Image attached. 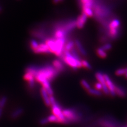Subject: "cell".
Returning a JSON list of instances; mask_svg holds the SVG:
<instances>
[{
  "label": "cell",
  "mask_w": 127,
  "mask_h": 127,
  "mask_svg": "<svg viewBox=\"0 0 127 127\" xmlns=\"http://www.w3.org/2000/svg\"><path fill=\"white\" fill-rule=\"evenodd\" d=\"M122 127H126V126H123Z\"/></svg>",
  "instance_id": "obj_34"
},
{
  "label": "cell",
  "mask_w": 127,
  "mask_h": 127,
  "mask_svg": "<svg viewBox=\"0 0 127 127\" xmlns=\"http://www.w3.org/2000/svg\"><path fill=\"white\" fill-rule=\"evenodd\" d=\"M120 21L118 19H113L108 25L109 30H117L120 29Z\"/></svg>",
  "instance_id": "obj_7"
},
{
  "label": "cell",
  "mask_w": 127,
  "mask_h": 127,
  "mask_svg": "<svg viewBox=\"0 0 127 127\" xmlns=\"http://www.w3.org/2000/svg\"><path fill=\"white\" fill-rule=\"evenodd\" d=\"M115 92H116V95H118V96L121 97H125L127 95V92L126 90L121 86H118L116 85Z\"/></svg>",
  "instance_id": "obj_11"
},
{
  "label": "cell",
  "mask_w": 127,
  "mask_h": 127,
  "mask_svg": "<svg viewBox=\"0 0 127 127\" xmlns=\"http://www.w3.org/2000/svg\"><path fill=\"white\" fill-rule=\"evenodd\" d=\"M30 45L32 49L33 50L38 48L39 44L37 41H35L34 39H31L30 40Z\"/></svg>",
  "instance_id": "obj_22"
},
{
  "label": "cell",
  "mask_w": 127,
  "mask_h": 127,
  "mask_svg": "<svg viewBox=\"0 0 127 127\" xmlns=\"http://www.w3.org/2000/svg\"><path fill=\"white\" fill-rule=\"evenodd\" d=\"M53 65L59 72L64 71L65 69V66L63 63L59 59H55L53 62Z\"/></svg>",
  "instance_id": "obj_9"
},
{
  "label": "cell",
  "mask_w": 127,
  "mask_h": 127,
  "mask_svg": "<svg viewBox=\"0 0 127 127\" xmlns=\"http://www.w3.org/2000/svg\"><path fill=\"white\" fill-rule=\"evenodd\" d=\"M127 73L126 68H119L116 71V74L117 76H122L123 75H125Z\"/></svg>",
  "instance_id": "obj_24"
},
{
  "label": "cell",
  "mask_w": 127,
  "mask_h": 127,
  "mask_svg": "<svg viewBox=\"0 0 127 127\" xmlns=\"http://www.w3.org/2000/svg\"><path fill=\"white\" fill-rule=\"evenodd\" d=\"M48 123H49V122L47 118H42L39 120V124L41 126L46 125L47 124H48Z\"/></svg>",
  "instance_id": "obj_28"
},
{
  "label": "cell",
  "mask_w": 127,
  "mask_h": 127,
  "mask_svg": "<svg viewBox=\"0 0 127 127\" xmlns=\"http://www.w3.org/2000/svg\"><path fill=\"white\" fill-rule=\"evenodd\" d=\"M47 119L49 122H54V123H60L61 121L54 114H51L47 117Z\"/></svg>",
  "instance_id": "obj_17"
},
{
  "label": "cell",
  "mask_w": 127,
  "mask_h": 127,
  "mask_svg": "<svg viewBox=\"0 0 127 127\" xmlns=\"http://www.w3.org/2000/svg\"><path fill=\"white\" fill-rule=\"evenodd\" d=\"M45 43L48 47V48L50 50L51 53L55 54L56 50V46L55 40L53 38H49Z\"/></svg>",
  "instance_id": "obj_10"
},
{
  "label": "cell",
  "mask_w": 127,
  "mask_h": 127,
  "mask_svg": "<svg viewBox=\"0 0 127 127\" xmlns=\"http://www.w3.org/2000/svg\"><path fill=\"white\" fill-rule=\"evenodd\" d=\"M75 42L71 40H69L67 41L65 46V50L70 51L74 47Z\"/></svg>",
  "instance_id": "obj_15"
},
{
  "label": "cell",
  "mask_w": 127,
  "mask_h": 127,
  "mask_svg": "<svg viewBox=\"0 0 127 127\" xmlns=\"http://www.w3.org/2000/svg\"><path fill=\"white\" fill-rule=\"evenodd\" d=\"M82 66L84 67L85 68L89 69H92V67L90 65V64L87 62L86 61L83 60L82 61Z\"/></svg>",
  "instance_id": "obj_27"
},
{
  "label": "cell",
  "mask_w": 127,
  "mask_h": 127,
  "mask_svg": "<svg viewBox=\"0 0 127 127\" xmlns=\"http://www.w3.org/2000/svg\"><path fill=\"white\" fill-rule=\"evenodd\" d=\"M63 54V63H65L66 64H68L75 70H76L77 68H81V67H83L82 64V61L76 60L71 55L70 51L64 50Z\"/></svg>",
  "instance_id": "obj_2"
},
{
  "label": "cell",
  "mask_w": 127,
  "mask_h": 127,
  "mask_svg": "<svg viewBox=\"0 0 127 127\" xmlns=\"http://www.w3.org/2000/svg\"><path fill=\"white\" fill-rule=\"evenodd\" d=\"M96 53L98 56L102 58H104L107 56L106 52L103 49H102L101 48H98L96 50Z\"/></svg>",
  "instance_id": "obj_20"
},
{
  "label": "cell",
  "mask_w": 127,
  "mask_h": 127,
  "mask_svg": "<svg viewBox=\"0 0 127 127\" xmlns=\"http://www.w3.org/2000/svg\"><path fill=\"white\" fill-rule=\"evenodd\" d=\"M28 86L29 88L30 89H33L35 85V77H32V78H30L29 80L28 81Z\"/></svg>",
  "instance_id": "obj_25"
},
{
  "label": "cell",
  "mask_w": 127,
  "mask_h": 127,
  "mask_svg": "<svg viewBox=\"0 0 127 127\" xmlns=\"http://www.w3.org/2000/svg\"><path fill=\"white\" fill-rule=\"evenodd\" d=\"M112 47V45H111L110 43H105L101 48L102 49H103L106 52L107 51L110 50V49H111Z\"/></svg>",
  "instance_id": "obj_26"
},
{
  "label": "cell",
  "mask_w": 127,
  "mask_h": 127,
  "mask_svg": "<svg viewBox=\"0 0 127 127\" xmlns=\"http://www.w3.org/2000/svg\"><path fill=\"white\" fill-rule=\"evenodd\" d=\"M34 51V53H37V54H39V53H47V54H50L51 53V51L49 49H44L42 48L39 47H38V48L36 49H35L33 50Z\"/></svg>",
  "instance_id": "obj_19"
},
{
  "label": "cell",
  "mask_w": 127,
  "mask_h": 127,
  "mask_svg": "<svg viewBox=\"0 0 127 127\" xmlns=\"http://www.w3.org/2000/svg\"><path fill=\"white\" fill-rule=\"evenodd\" d=\"M74 42H75V45H76L77 47V49H78V50L79 51V52L81 53V54L83 56H86L87 55L86 51L84 48V47H83L80 41L78 39H76Z\"/></svg>",
  "instance_id": "obj_13"
},
{
  "label": "cell",
  "mask_w": 127,
  "mask_h": 127,
  "mask_svg": "<svg viewBox=\"0 0 127 127\" xmlns=\"http://www.w3.org/2000/svg\"><path fill=\"white\" fill-rule=\"evenodd\" d=\"M83 12L84 13L87 17H92L94 16V11L92 8L90 7H83Z\"/></svg>",
  "instance_id": "obj_14"
},
{
  "label": "cell",
  "mask_w": 127,
  "mask_h": 127,
  "mask_svg": "<svg viewBox=\"0 0 127 127\" xmlns=\"http://www.w3.org/2000/svg\"><path fill=\"white\" fill-rule=\"evenodd\" d=\"M81 83V84H82V86L84 87V88L86 90L88 91L91 89L90 85L89 84V83L85 80V79H82Z\"/></svg>",
  "instance_id": "obj_23"
},
{
  "label": "cell",
  "mask_w": 127,
  "mask_h": 127,
  "mask_svg": "<svg viewBox=\"0 0 127 127\" xmlns=\"http://www.w3.org/2000/svg\"><path fill=\"white\" fill-rule=\"evenodd\" d=\"M61 1H62V0H53V2L54 3H57Z\"/></svg>",
  "instance_id": "obj_31"
},
{
  "label": "cell",
  "mask_w": 127,
  "mask_h": 127,
  "mask_svg": "<svg viewBox=\"0 0 127 127\" xmlns=\"http://www.w3.org/2000/svg\"><path fill=\"white\" fill-rule=\"evenodd\" d=\"M95 76H96V78L98 81V82L100 83L102 85V90L103 91V93L106 95H109L110 92L106 84V82L104 77V74H103L101 72H97L96 74H95Z\"/></svg>",
  "instance_id": "obj_4"
},
{
  "label": "cell",
  "mask_w": 127,
  "mask_h": 127,
  "mask_svg": "<svg viewBox=\"0 0 127 127\" xmlns=\"http://www.w3.org/2000/svg\"><path fill=\"white\" fill-rule=\"evenodd\" d=\"M3 113V109L0 108V119H1V117H2Z\"/></svg>",
  "instance_id": "obj_30"
},
{
  "label": "cell",
  "mask_w": 127,
  "mask_h": 127,
  "mask_svg": "<svg viewBox=\"0 0 127 127\" xmlns=\"http://www.w3.org/2000/svg\"><path fill=\"white\" fill-rule=\"evenodd\" d=\"M64 115L68 124L80 122L83 119V114L75 108L66 109L63 110Z\"/></svg>",
  "instance_id": "obj_1"
},
{
  "label": "cell",
  "mask_w": 127,
  "mask_h": 127,
  "mask_svg": "<svg viewBox=\"0 0 127 127\" xmlns=\"http://www.w3.org/2000/svg\"><path fill=\"white\" fill-rule=\"evenodd\" d=\"M87 17H88L83 12L82 14L77 18L76 19V26L78 28L82 29L84 27L85 23L86 22Z\"/></svg>",
  "instance_id": "obj_6"
},
{
  "label": "cell",
  "mask_w": 127,
  "mask_h": 127,
  "mask_svg": "<svg viewBox=\"0 0 127 127\" xmlns=\"http://www.w3.org/2000/svg\"><path fill=\"white\" fill-rule=\"evenodd\" d=\"M125 75V77H126L127 78V73H126V74Z\"/></svg>",
  "instance_id": "obj_32"
},
{
  "label": "cell",
  "mask_w": 127,
  "mask_h": 127,
  "mask_svg": "<svg viewBox=\"0 0 127 127\" xmlns=\"http://www.w3.org/2000/svg\"><path fill=\"white\" fill-rule=\"evenodd\" d=\"M70 53L71 54V55H72L76 59V60L79 61H82L81 57H79V56L77 53V51L76 49L75 48V47L70 51Z\"/></svg>",
  "instance_id": "obj_18"
},
{
  "label": "cell",
  "mask_w": 127,
  "mask_h": 127,
  "mask_svg": "<svg viewBox=\"0 0 127 127\" xmlns=\"http://www.w3.org/2000/svg\"><path fill=\"white\" fill-rule=\"evenodd\" d=\"M24 112V110L21 108H19L13 111L11 113L10 117L12 119H15L20 117L23 114Z\"/></svg>",
  "instance_id": "obj_12"
},
{
  "label": "cell",
  "mask_w": 127,
  "mask_h": 127,
  "mask_svg": "<svg viewBox=\"0 0 127 127\" xmlns=\"http://www.w3.org/2000/svg\"><path fill=\"white\" fill-rule=\"evenodd\" d=\"M50 106L51 107V110H52L53 114L56 116L60 120L61 124H68L64 115L63 114L61 107L57 102H56L55 104L51 105Z\"/></svg>",
  "instance_id": "obj_3"
},
{
  "label": "cell",
  "mask_w": 127,
  "mask_h": 127,
  "mask_svg": "<svg viewBox=\"0 0 127 127\" xmlns=\"http://www.w3.org/2000/svg\"><path fill=\"white\" fill-rule=\"evenodd\" d=\"M95 89H96L99 91L102 90V85L101 83L99 82L96 83V84H95Z\"/></svg>",
  "instance_id": "obj_29"
},
{
  "label": "cell",
  "mask_w": 127,
  "mask_h": 127,
  "mask_svg": "<svg viewBox=\"0 0 127 127\" xmlns=\"http://www.w3.org/2000/svg\"><path fill=\"white\" fill-rule=\"evenodd\" d=\"M40 93L41 95L42 96V97L43 98V100L44 101V103H45V104L47 106H50V100H49V95L47 93V91L46 90L43 88V87H42L40 90Z\"/></svg>",
  "instance_id": "obj_8"
},
{
  "label": "cell",
  "mask_w": 127,
  "mask_h": 127,
  "mask_svg": "<svg viewBox=\"0 0 127 127\" xmlns=\"http://www.w3.org/2000/svg\"><path fill=\"white\" fill-rule=\"evenodd\" d=\"M1 7H0V11H1Z\"/></svg>",
  "instance_id": "obj_33"
},
{
  "label": "cell",
  "mask_w": 127,
  "mask_h": 127,
  "mask_svg": "<svg viewBox=\"0 0 127 127\" xmlns=\"http://www.w3.org/2000/svg\"><path fill=\"white\" fill-rule=\"evenodd\" d=\"M87 92H88V93L90 94L94 95V96H100L102 94V92L100 91L97 90L95 89L91 88L89 90L87 91Z\"/></svg>",
  "instance_id": "obj_16"
},
{
  "label": "cell",
  "mask_w": 127,
  "mask_h": 127,
  "mask_svg": "<svg viewBox=\"0 0 127 127\" xmlns=\"http://www.w3.org/2000/svg\"><path fill=\"white\" fill-rule=\"evenodd\" d=\"M7 101V97L5 96H4L1 98H0V108L3 109L4 108L6 103Z\"/></svg>",
  "instance_id": "obj_21"
},
{
  "label": "cell",
  "mask_w": 127,
  "mask_h": 127,
  "mask_svg": "<svg viewBox=\"0 0 127 127\" xmlns=\"http://www.w3.org/2000/svg\"><path fill=\"white\" fill-rule=\"evenodd\" d=\"M104 77L106 82V84L107 87L109 89L110 95L112 96H114L116 95V92H115V88H116V85L114 84V83L111 80L108 75L104 74Z\"/></svg>",
  "instance_id": "obj_5"
}]
</instances>
